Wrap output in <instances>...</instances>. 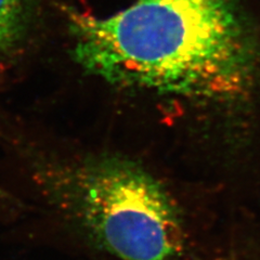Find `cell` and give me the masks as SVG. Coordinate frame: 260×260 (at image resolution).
Listing matches in <instances>:
<instances>
[{"mask_svg":"<svg viewBox=\"0 0 260 260\" xmlns=\"http://www.w3.org/2000/svg\"><path fill=\"white\" fill-rule=\"evenodd\" d=\"M68 16L75 61L112 85L228 102L258 78L259 48L234 0H135L103 18Z\"/></svg>","mask_w":260,"mask_h":260,"instance_id":"1","label":"cell"},{"mask_svg":"<svg viewBox=\"0 0 260 260\" xmlns=\"http://www.w3.org/2000/svg\"><path fill=\"white\" fill-rule=\"evenodd\" d=\"M34 176L58 213L120 260H176L185 243L182 217L155 178L134 162L87 158L38 161Z\"/></svg>","mask_w":260,"mask_h":260,"instance_id":"2","label":"cell"},{"mask_svg":"<svg viewBox=\"0 0 260 260\" xmlns=\"http://www.w3.org/2000/svg\"><path fill=\"white\" fill-rule=\"evenodd\" d=\"M29 22L28 0H0V54L13 50L22 42Z\"/></svg>","mask_w":260,"mask_h":260,"instance_id":"3","label":"cell"},{"mask_svg":"<svg viewBox=\"0 0 260 260\" xmlns=\"http://www.w3.org/2000/svg\"><path fill=\"white\" fill-rule=\"evenodd\" d=\"M8 198H9V197H8V194L4 190L0 189V200H2V199H8Z\"/></svg>","mask_w":260,"mask_h":260,"instance_id":"4","label":"cell"}]
</instances>
